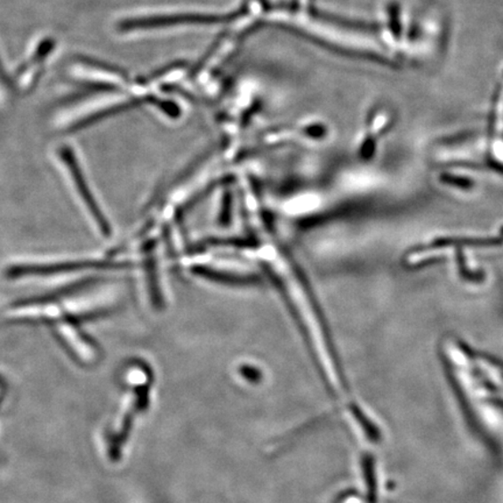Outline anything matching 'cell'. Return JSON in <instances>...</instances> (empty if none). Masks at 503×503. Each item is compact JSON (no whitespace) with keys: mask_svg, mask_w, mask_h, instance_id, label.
<instances>
[{"mask_svg":"<svg viewBox=\"0 0 503 503\" xmlns=\"http://www.w3.org/2000/svg\"><path fill=\"white\" fill-rule=\"evenodd\" d=\"M60 159L65 164V166L69 172L71 181L74 183L75 189H76L78 197L81 198L82 203L85 205L86 212L90 217L95 221L97 228H99L101 235L105 236H110V225L105 220L103 212H100L99 203L93 198L92 191L89 189L88 183L85 181L84 174H82L80 164H78L77 157L75 156L73 149L63 146L60 149Z\"/></svg>","mask_w":503,"mask_h":503,"instance_id":"cell-1","label":"cell"},{"mask_svg":"<svg viewBox=\"0 0 503 503\" xmlns=\"http://www.w3.org/2000/svg\"><path fill=\"white\" fill-rule=\"evenodd\" d=\"M58 335L71 352L82 363H92L95 362L99 352L95 345L85 337L84 333L71 322H58L56 324Z\"/></svg>","mask_w":503,"mask_h":503,"instance_id":"cell-2","label":"cell"},{"mask_svg":"<svg viewBox=\"0 0 503 503\" xmlns=\"http://www.w3.org/2000/svg\"><path fill=\"white\" fill-rule=\"evenodd\" d=\"M73 74L89 85L100 89L115 88L123 82L116 71L96 62H78L73 67Z\"/></svg>","mask_w":503,"mask_h":503,"instance_id":"cell-3","label":"cell"},{"mask_svg":"<svg viewBox=\"0 0 503 503\" xmlns=\"http://www.w3.org/2000/svg\"><path fill=\"white\" fill-rule=\"evenodd\" d=\"M111 266H114V264L103 261L66 262V264L56 265H17L7 270V275L11 277L47 275V274L69 272V270L103 268L111 267Z\"/></svg>","mask_w":503,"mask_h":503,"instance_id":"cell-4","label":"cell"},{"mask_svg":"<svg viewBox=\"0 0 503 503\" xmlns=\"http://www.w3.org/2000/svg\"><path fill=\"white\" fill-rule=\"evenodd\" d=\"M52 48H54V43L47 39L40 43L39 46L34 50L29 61L26 62L18 73V84H20L22 90H28L36 82L40 68L50 56Z\"/></svg>","mask_w":503,"mask_h":503,"instance_id":"cell-5","label":"cell"},{"mask_svg":"<svg viewBox=\"0 0 503 503\" xmlns=\"http://www.w3.org/2000/svg\"><path fill=\"white\" fill-rule=\"evenodd\" d=\"M5 97V80H4L2 67H0V103H4Z\"/></svg>","mask_w":503,"mask_h":503,"instance_id":"cell-6","label":"cell"},{"mask_svg":"<svg viewBox=\"0 0 503 503\" xmlns=\"http://www.w3.org/2000/svg\"><path fill=\"white\" fill-rule=\"evenodd\" d=\"M0 399H2V388H0Z\"/></svg>","mask_w":503,"mask_h":503,"instance_id":"cell-7","label":"cell"}]
</instances>
